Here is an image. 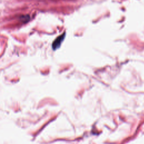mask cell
Wrapping results in <instances>:
<instances>
[{
  "mask_svg": "<svg viewBox=\"0 0 144 144\" xmlns=\"http://www.w3.org/2000/svg\"><path fill=\"white\" fill-rule=\"evenodd\" d=\"M65 36H66V33H64L62 35L58 37L54 41V42L53 43V49L54 50H55L57 49L58 48L60 47L61 43H62L65 38Z\"/></svg>",
  "mask_w": 144,
  "mask_h": 144,
  "instance_id": "1",
  "label": "cell"
},
{
  "mask_svg": "<svg viewBox=\"0 0 144 144\" xmlns=\"http://www.w3.org/2000/svg\"><path fill=\"white\" fill-rule=\"evenodd\" d=\"M21 19L23 22H27L29 20V16L28 15H25V16H22Z\"/></svg>",
  "mask_w": 144,
  "mask_h": 144,
  "instance_id": "2",
  "label": "cell"
}]
</instances>
